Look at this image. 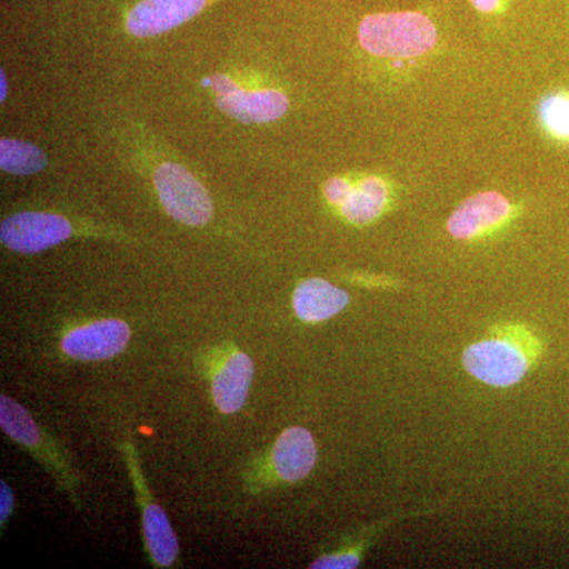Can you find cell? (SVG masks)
Listing matches in <instances>:
<instances>
[{
  "mask_svg": "<svg viewBox=\"0 0 569 569\" xmlns=\"http://www.w3.org/2000/svg\"><path fill=\"white\" fill-rule=\"evenodd\" d=\"M350 296L323 279H309L299 283L293 295L296 316L306 323H321L342 312Z\"/></svg>",
  "mask_w": 569,
  "mask_h": 569,
  "instance_id": "13",
  "label": "cell"
},
{
  "mask_svg": "<svg viewBox=\"0 0 569 569\" xmlns=\"http://www.w3.org/2000/svg\"><path fill=\"white\" fill-rule=\"evenodd\" d=\"M359 43L380 58H417L436 47L437 29L417 11L370 14L359 26Z\"/></svg>",
  "mask_w": 569,
  "mask_h": 569,
  "instance_id": "1",
  "label": "cell"
},
{
  "mask_svg": "<svg viewBox=\"0 0 569 569\" xmlns=\"http://www.w3.org/2000/svg\"><path fill=\"white\" fill-rule=\"evenodd\" d=\"M467 372L489 387L508 388L518 385L530 369L529 356L507 340H482L463 353Z\"/></svg>",
  "mask_w": 569,
  "mask_h": 569,
  "instance_id": "5",
  "label": "cell"
},
{
  "mask_svg": "<svg viewBox=\"0 0 569 569\" xmlns=\"http://www.w3.org/2000/svg\"><path fill=\"white\" fill-rule=\"evenodd\" d=\"M129 325L102 320L80 326L62 339V351L78 361H107L126 350L130 342Z\"/></svg>",
  "mask_w": 569,
  "mask_h": 569,
  "instance_id": "8",
  "label": "cell"
},
{
  "mask_svg": "<svg viewBox=\"0 0 569 569\" xmlns=\"http://www.w3.org/2000/svg\"><path fill=\"white\" fill-rule=\"evenodd\" d=\"M542 123L550 133L569 140V96H550L541 104Z\"/></svg>",
  "mask_w": 569,
  "mask_h": 569,
  "instance_id": "16",
  "label": "cell"
},
{
  "mask_svg": "<svg viewBox=\"0 0 569 569\" xmlns=\"http://www.w3.org/2000/svg\"><path fill=\"white\" fill-rule=\"evenodd\" d=\"M350 190L351 183L346 181V179H331V181L325 186V197L329 203L340 206L347 200Z\"/></svg>",
  "mask_w": 569,
  "mask_h": 569,
  "instance_id": "18",
  "label": "cell"
},
{
  "mask_svg": "<svg viewBox=\"0 0 569 569\" xmlns=\"http://www.w3.org/2000/svg\"><path fill=\"white\" fill-rule=\"evenodd\" d=\"M511 211L507 198L497 192H485L468 198L452 212L448 230L452 238L471 239L503 222Z\"/></svg>",
  "mask_w": 569,
  "mask_h": 569,
  "instance_id": "11",
  "label": "cell"
},
{
  "mask_svg": "<svg viewBox=\"0 0 569 569\" xmlns=\"http://www.w3.org/2000/svg\"><path fill=\"white\" fill-rule=\"evenodd\" d=\"M317 462V445L305 427H290L277 438L272 463L277 477L296 482L309 477Z\"/></svg>",
  "mask_w": 569,
  "mask_h": 569,
  "instance_id": "12",
  "label": "cell"
},
{
  "mask_svg": "<svg viewBox=\"0 0 569 569\" xmlns=\"http://www.w3.org/2000/svg\"><path fill=\"white\" fill-rule=\"evenodd\" d=\"M253 372L249 355L233 350L224 356L212 376V399L219 411L224 415L238 413L246 406Z\"/></svg>",
  "mask_w": 569,
  "mask_h": 569,
  "instance_id": "10",
  "label": "cell"
},
{
  "mask_svg": "<svg viewBox=\"0 0 569 569\" xmlns=\"http://www.w3.org/2000/svg\"><path fill=\"white\" fill-rule=\"evenodd\" d=\"M204 84L212 86L217 92L216 104L219 110L242 123L277 121L290 107L282 92L272 89L244 91L227 74H212Z\"/></svg>",
  "mask_w": 569,
  "mask_h": 569,
  "instance_id": "6",
  "label": "cell"
},
{
  "mask_svg": "<svg viewBox=\"0 0 569 569\" xmlns=\"http://www.w3.org/2000/svg\"><path fill=\"white\" fill-rule=\"evenodd\" d=\"M48 160L41 149L31 142L3 138L0 141V168L7 173L28 176L47 168Z\"/></svg>",
  "mask_w": 569,
  "mask_h": 569,
  "instance_id": "15",
  "label": "cell"
},
{
  "mask_svg": "<svg viewBox=\"0 0 569 569\" xmlns=\"http://www.w3.org/2000/svg\"><path fill=\"white\" fill-rule=\"evenodd\" d=\"M388 201V187L380 179L367 178L358 187H351L340 211L351 223L373 222L383 212Z\"/></svg>",
  "mask_w": 569,
  "mask_h": 569,
  "instance_id": "14",
  "label": "cell"
},
{
  "mask_svg": "<svg viewBox=\"0 0 569 569\" xmlns=\"http://www.w3.org/2000/svg\"><path fill=\"white\" fill-rule=\"evenodd\" d=\"M73 233L66 217L50 212H20L0 224V239L13 252L33 254L61 244Z\"/></svg>",
  "mask_w": 569,
  "mask_h": 569,
  "instance_id": "7",
  "label": "cell"
},
{
  "mask_svg": "<svg viewBox=\"0 0 569 569\" xmlns=\"http://www.w3.org/2000/svg\"><path fill=\"white\" fill-rule=\"evenodd\" d=\"M471 2H473L477 10L482 11V13H492L498 7V0H471Z\"/></svg>",
  "mask_w": 569,
  "mask_h": 569,
  "instance_id": "20",
  "label": "cell"
},
{
  "mask_svg": "<svg viewBox=\"0 0 569 569\" xmlns=\"http://www.w3.org/2000/svg\"><path fill=\"white\" fill-rule=\"evenodd\" d=\"M123 458L129 467L134 490H137L138 503L141 507L142 533L146 546L151 553L153 563L159 568L173 567L179 553V542L176 538L170 520L159 505L153 503L144 478H142L140 463L132 443H122Z\"/></svg>",
  "mask_w": 569,
  "mask_h": 569,
  "instance_id": "4",
  "label": "cell"
},
{
  "mask_svg": "<svg viewBox=\"0 0 569 569\" xmlns=\"http://www.w3.org/2000/svg\"><path fill=\"white\" fill-rule=\"evenodd\" d=\"M0 427L11 440L28 448L33 458L40 460L54 475L61 488L77 500L78 481L58 443L41 432L40 427L24 407L6 395L0 396Z\"/></svg>",
  "mask_w": 569,
  "mask_h": 569,
  "instance_id": "2",
  "label": "cell"
},
{
  "mask_svg": "<svg viewBox=\"0 0 569 569\" xmlns=\"http://www.w3.org/2000/svg\"><path fill=\"white\" fill-rule=\"evenodd\" d=\"M14 496L13 490L6 481H0V523L6 527L7 520L13 512Z\"/></svg>",
  "mask_w": 569,
  "mask_h": 569,
  "instance_id": "19",
  "label": "cell"
},
{
  "mask_svg": "<svg viewBox=\"0 0 569 569\" xmlns=\"http://www.w3.org/2000/svg\"><path fill=\"white\" fill-rule=\"evenodd\" d=\"M361 561V557L355 552L335 553V556L321 557L310 565L313 569H340V568H356Z\"/></svg>",
  "mask_w": 569,
  "mask_h": 569,
  "instance_id": "17",
  "label": "cell"
},
{
  "mask_svg": "<svg viewBox=\"0 0 569 569\" xmlns=\"http://www.w3.org/2000/svg\"><path fill=\"white\" fill-rule=\"evenodd\" d=\"M206 0H141L127 18V31L134 37H153L192 20Z\"/></svg>",
  "mask_w": 569,
  "mask_h": 569,
  "instance_id": "9",
  "label": "cell"
},
{
  "mask_svg": "<svg viewBox=\"0 0 569 569\" xmlns=\"http://www.w3.org/2000/svg\"><path fill=\"white\" fill-rule=\"evenodd\" d=\"M6 74H3V71H2V78H0V84H2V92H0V100H6V96H7V88H6Z\"/></svg>",
  "mask_w": 569,
  "mask_h": 569,
  "instance_id": "21",
  "label": "cell"
},
{
  "mask_svg": "<svg viewBox=\"0 0 569 569\" xmlns=\"http://www.w3.org/2000/svg\"><path fill=\"white\" fill-rule=\"evenodd\" d=\"M153 183L164 211L178 222L203 227L212 219L211 194L182 164H160L153 173Z\"/></svg>",
  "mask_w": 569,
  "mask_h": 569,
  "instance_id": "3",
  "label": "cell"
}]
</instances>
